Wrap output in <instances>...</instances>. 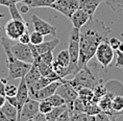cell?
Returning a JSON list of instances; mask_svg holds the SVG:
<instances>
[{"mask_svg":"<svg viewBox=\"0 0 123 121\" xmlns=\"http://www.w3.org/2000/svg\"><path fill=\"white\" fill-rule=\"evenodd\" d=\"M2 18H4V15L3 14H0V19H2ZM0 30H2V26L0 25Z\"/></svg>","mask_w":123,"mask_h":121,"instance_id":"obj_47","label":"cell"},{"mask_svg":"<svg viewBox=\"0 0 123 121\" xmlns=\"http://www.w3.org/2000/svg\"><path fill=\"white\" fill-rule=\"evenodd\" d=\"M52 69H53L55 74L60 76L61 78H66L67 77V70H68V68L64 67L63 65H61L58 62H56V61L52 62Z\"/></svg>","mask_w":123,"mask_h":121,"instance_id":"obj_27","label":"cell"},{"mask_svg":"<svg viewBox=\"0 0 123 121\" xmlns=\"http://www.w3.org/2000/svg\"><path fill=\"white\" fill-rule=\"evenodd\" d=\"M7 83V79L0 78V94H1V95H4V96H5L4 88H5V83Z\"/></svg>","mask_w":123,"mask_h":121,"instance_id":"obj_43","label":"cell"},{"mask_svg":"<svg viewBox=\"0 0 123 121\" xmlns=\"http://www.w3.org/2000/svg\"><path fill=\"white\" fill-rule=\"evenodd\" d=\"M105 3L112 8L120 21L123 22V0H105Z\"/></svg>","mask_w":123,"mask_h":121,"instance_id":"obj_19","label":"cell"},{"mask_svg":"<svg viewBox=\"0 0 123 121\" xmlns=\"http://www.w3.org/2000/svg\"><path fill=\"white\" fill-rule=\"evenodd\" d=\"M0 42H1V38H0Z\"/></svg>","mask_w":123,"mask_h":121,"instance_id":"obj_48","label":"cell"},{"mask_svg":"<svg viewBox=\"0 0 123 121\" xmlns=\"http://www.w3.org/2000/svg\"><path fill=\"white\" fill-rule=\"evenodd\" d=\"M18 41L23 43V44H29V42H30V33L28 32V29H27L26 32H24L22 35L20 36V38L18 39Z\"/></svg>","mask_w":123,"mask_h":121,"instance_id":"obj_36","label":"cell"},{"mask_svg":"<svg viewBox=\"0 0 123 121\" xmlns=\"http://www.w3.org/2000/svg\"><path fill=\"white\" fill-rule=\"evenodd\" d=\"M20 11L22 12V13H28L29 7L27 6L26 4H22V3H21V8H20Z\"/></svg>","mask_w":123,"mask_h":121,"instance_id":"obj_44","label":"cell"},{"mask_svg":"<svg viewBox=\"0 0 123 121\" xmlns=\"http://www.w3.org/2000/svg\"><path fill=\"white\" fill-rule=\"evenodd\" d=\"M58 43H60V40L57 38H54L53 40H51V41L43 42L39 45H36V49L40 55L42 53H45V52H47V51H53L54 49L56 48V46L58 45Z\"/></svg>","mask_w":123,"mask_h":121,"instance_id":"obj_18","label":"cell"},{"mask_svg":"<svg viewBox=\"0 0 123 121\" xmlns=\"http://www.w3.org/2000/svg\"><path fill=\"white\" fill-rule=\"evenodd\" d=\"M85 112L89 115L95 116L96 114L101 112V110H100L98 103H95V102H93V101H90V102H87V103L85 104Z\"/></svg>","mask_w":123,"mask_h":121,"instance_id":"obj_29","label":"cell"},{"mask_svg":"<svg viewBox=\"0 0 123 121\" xmlns=\"http://www.w3.org/2000/svg\"><path fill=\"white\" fill-rule=\"evenodd\" d=\"M95 120H97V121H110L111 118L106 113H104V112L101 111L98 114L95 115Z\"/></svg>","mask_w":123,"mask_h":121,"instance_id":"obj_37","label":"cell"},{"mask_svg":"<svg viewBox=\"0 0 123 121\" xmlns=\"http://www.w3.org/2000/svg\"><path fill=\"white\" fill-rule=\"evenodd\" d=\"M49 7L57 11L70 19L72 14L79 7V0H55L53 3L49 5Z\"/></svg>","mask_w":123,"mask_h":121,"instance_id":"obj_8","label":"cell"},{"mask_svg":"<svg viewBox=\"0 0 123 121\" xmlns=\"http://www.w3.org/2000/svg\"><path fill=\"white\" fill-rule=\"evenodd\" d=\"M55 0H22L19 3L26 4L29 8L31 7H49Z\"/></svg>","mask_w":123,"mask_h":121,"instance_id":"obj_21","label":"cell"},{"mask_svg":"<svg viewBox=\"0 0 123 121\" xmlns=\"http://www.w3.org/2000/svg\"><path fill=\"white\" fill-rule=\"evenodd\" d=\"M17 101H18V117L21 112L23 104L29 99V91H28V86L24 79V77H22L20 80V83L18 86V91H17V95H16Z\"/></svg>","mask_w":123,"mask_h":121,"instance_id":"obj_13","label":"cell"},{"mask_svg":"<svg viewBox=\"0 0 123 121\" xmlns=\"http://www.w3.org/2000/svg\"><path fill=\"white\" fill-rule=\"evenodd\" d=\"M40 77H41V73H40V71H39L38 68H37L36 65L32 63L30 69L28 70V72H27L25 74V76H24V79H25L27 86H30L31 83L37 82Z\"/></svg>","mask_w":123,"mask_h":121,"instance_id":"obj_20","label":"cell"},{"mask_svg":"<svg viewBox=\"0 0 123 121\" xmlns=\"http://www.w3.org/2000/svg\"><path fill=\"white\" fill-rule=\"evenodd\" d=\"M33 64H35L37 68L39 69L40 73H41V76L57 77V78H61L60 76L55 74L53 69H52V64H46V63H43V62H40V61H33Z\"/></svg>","mask_w":123,"mask_h":121,"instance_id":"obj_17","label":"cell"},{"mask_svg":"<svg viewBox=\"0 0 123 121\" xmlns=\"http://www.w3.org/2000/svg\"><path fill=\"white\" fill-rule=\"evenodd\" d=\"M73 76L74 77H73V79L70 80V83L77 92L84 87L93 89L96 85L102 82V79H100L98 77V72H96L95 69L92 70L89 66V64H87L85 67H82Z\"/></svg>","mask_w":123,"mask_h":121,"instance_id":"obj_3","label":"cell"},{"mask_svg":"<svg viewBox=\"0 0 123 121\" xmlns=\"http://www.w3.org/2000/svg\"><path fill=\"white\" fill-rule=\"evenodd\" d=\"M56 93L60 94L62 97L65 99L67 108H68V111L70 112V114H71L73 111V102L78 97V92L76 91L74 89V87L71 85L70 80L65 79L61 83V86L56 89Z\"/></svg>","mask_w":123,"mask_h":121,"instance_id":"obj_5","label":"cell"},{"mask_svg":"<svg viewBox=\"0 0 123 121\" xmlns=\"http://www.w3.org/2000/svg\"><path fill=\"white\" fill-rule=\"evenodd\" d=\"M65 80V78L62 79V80H54V82L50 83L49 85L45 86L44 88L40 89L39 91H37L36 93L29 95V98H32V99H36V100H44V99L48 98L49 96H51L52 94H54L56 92V89L61 86V83Z\"/></svg>","mask_w":123,"mask_h":121,"instance_id":"obj_12","label":"cell"},{"mask_svg":"<svg viewBox=\"0 0 123 121\" xmlns=\"http://www.w3.org/2000/svg\"><path fill=\"white\" fill-rule=\"evenodd\" d=\"M33 61H40V62H43V63H46V64H52V62L54 61L53 53H52V51H47V52H45V53L40 54L39 57L35 58Z\"/></svg>","mask_w":123,"mask_h":121,"instance_id":"obj_30","label":"cell"},{"mask_svg":"<svg viewBox=\"0 0 123 121\" xmlns=\"http://www.w3.org/2000/svg\"><path fill=\"white\" fill-rule=\"evenodd\" d=\"M85 102L81 100L79 97H77L73 102V112H85Z\"/></svg>","mask_w":123,"mask_h":121,"instance_id":"obj_35","label":"cell"},{"mask_svg":"<svg viewBox=\"0 0 123 121\" xmlns=\"http://www.w3.org/2000/svg\"><path fill=\"white\" fill-rule=\"evenodd\" d=\"M110 33V27L94 17L79 29V70L90 63V61L95 57L96 49L101 42L109 41Z\"/></svg>","mask_w":123,"mask_h":121,"instance_id":"obj_1","label":"cell"},{"mask_svg":"<svg viewBox=\"0 0 123 121\" xmlns=\"http://www.w3.org/2000/svg\"><path fill=\"white\" fill-rule=\"evenodd\" d=\"M52 108H53V107L50 104V102H48L46 99L39 101V111L41 112V113H43V114L46 115L47 113H49V112L51 111Z\"/></svg>","mask_w":123,"mask_h":121,"instance_id":"obj_34","label":"cell"},{"mask_svg":"<svg viewBox=\"0 0 123 121\" xmlns=\"http://www.w3.org/2000/svg\"><path fill=\"white\" fill-rule=\"evenodd\" d=\"M68 51L70 55V64L67 70V76L74 75L77 73L78 69V57H79V29L73 28L70 30Z\"/></svg>","mask_w":123,"mask_h":121,"instance_id":"obj_4","label":"cell"},{"mask_svg":"<svg viewBox=\"0 0 123 121\" xmlns=\"http://www.w3.org/2000/svg\"><path fill=\"white\" fill-rule=\"evenodd\" d=\"M115 52L117 53V61H116L115 66L118 68H123V52L119 50H116Z\"/></svg>","mask_w":123,"mask_h":121,"instance_id":"obj_38","label":"cell"},{"mask_svg":"<svg viewBox=\"0 0 123 121\" xmlns=\"http://www.w3.org/2000/svg\"><path fill=\"white\" fill-rule=\"evenodd\" d=\"M5 102H6V97H5L4 95H1L0 94V108L3 105Z\"/></svg>","mask_w":123,"mask_h":121,"instance_id":"obj_45","label":"cell"},{"mask_svg":"<svg viewBox=\"0 0 123 121\" xmlns=\"http://www.w3.org/2000/svg\"><path fill=\"white\" fill-rule=\"evenodd\" d=\"M18 91V86L12 85V83H5V88H4V93H5V97H12V96H16Z\"/></svg>","mask_w":123,"mask_h":121,"instance_id":"obj_33","label":"cell"},{"mask_svg":"<svg viewBox=\"0 0 123 121\" xmlns=\"http://www.w3.org/2000/svg\"><path fill=\"white\" fill-rule=\"evenodd\" d=\"M70 120H71V118H70V112L68 111V108H66L56 119V121H70Z\"/></svg>","mask_w":123,"mask_h":121,"instance_id":"obj_39","label":"cell"},{"mask_svg":"<svg viewBox=\"0 0 123 121\" xmlns=\"http://www.w3.org/2000/svg\"><path fill=\"white\" fill-rule=\"evenodd\" d=\"M93 89H90V88H81L80 90L78 91V97L81 99L85 103L87 102H90L92 101V98H93Z\"/></svg>","mask_w":123,"mask_h":121,"instance_id":"obj_25","label":"cell"},{"mask_svg":"<svg viewBox=\"0 0 123 121\" xmlns=\"http://www.w3.org/2000/svg\"><path fill=\"white\" fill-rule=\"evenodd\" d=\"M20 0H0V5H4V6H10L14 3H19Z\"/></svg>","mask_w":123,"mask_h":121,"instance_id":"obj_41","label":"cell"},{"mask_svg":"<svg viewBox=\"0 0 123 121\" xmlns=\"http://www.w3.org/2000/svg\"><path fill=\"white\" fill-rule=\"evenodd\" d=\"M67 108L66 104L60 105V107H53L49 113L46 114V121H56L58 116Z\"/></svg>","mask_w":123,"mask_h":121,"instance_id":"obj_22","label":"cell"},{"mask_svg":"<svg viewBox=\"0 0 123 121\" xmlns=\"http://www.w3.org/2000/svg\"><path fill=\"white\" fill-rule=\"evenodd\" d=\"M103 1H105V0H79V7L86 11L93 18L97 7Z\"/></svg>","mask_w":123,"mask_h":121,"instance_id":"obj_16","label":"cell"},{"mask_svg":"<svg viewBox=\"0 0 123 121\" xmlns=\"http://www.w3.org/2000/svg\"><path fill=\"white\" fill-rule=\"evenodd\" d=\"M55 61L58 62L61 65H63L64 67L68 68L69 64H70V55H69L68 49H64V50H62L60 53L57 54L56 60H55Z\"/></svg>","mask_w":123,"mask_h":121,"instance_id":"obj_26","label":"cell"},{"mask_svg":"<svg viewBox=\"0 0 123 121\" xmlns=\"http://www.w3.org/2000/svg\"><path fill=\"white\" fill-rule=\"evenodd\" d=\"M46 100L48 102H50V104L52 107H60V105L66 104V101L60 94H57L56 92L54 94H52L51 96H49L48 98H46Z\"/></svg>","mask_w":123,"mask_h":121,"instance_id":"obj_28","label":"cell"},{"mask_svg":"<svg viewBox=\"0 0 123 121\" xmlns=\"http://www.w3.org/2000/svg\"><path fill=\"white\" fill-rule=\"evenodd\" d=\"M31 23L33 26V29L36 32H38L40 33H42L43 36H56V28L51 25L50 23H48L47 21L41 19L40 17L36 16V15H32L31 16Z\"/></svg>","mask_w":123,"mask_h":121,"instance_id":"obj_11","label":"cell"},{"mask_svg":"<svg viewBox=\"0 0 123 121\" xmlns=\"http://www.w3.org/2000/svg\"><path fill=\"white\" fill-rule=\"evenodd\" d=\"M43 42H44V36H43L42 33L36 32V30L30 33V42L29 43H31L33 45H39Z\"/></svg>","mask_w":123,"mask_h":121,"instance_id":"obj_32","label":"cell"},{"mask_svg":"<svg viewBox=\"0 0 123 121\" xmlns=\"http://www.w3.org/2000/svg\"><path fill=\"white\" fill-rule=\"evenodd\" d=\"M114 55H115V50L111 47L109 41L101 42L95 52V57L96 61L99 63L103 68H106L110 66L111 63L114 60Z\"/></svg>","mask_w":123,"mask_h":121,"instance_id":"obj_6","label":"cell"},{"mask_svg":"<svg viewBox=\"0 0 123 121\" xmlns=\"http://www.w3.org/2000/svg\"><path fill=\"white\" fill-rule=\"evenodd\" d=\"M0 44L3 47V50L6 54V67L8 70L7 80H14L18 78H22L25 76V74L28 72V70L31 67V64L25 63L23 61H20L13 55L11 51V40L8 38H1Z\"/></svg>","mask_w":123,"mask_h":121,"instance_id":"obj_2","label":"cell"},{"mask_svg":"<svg viewBox=\"0 0 123 121\" xmlns=\"http://www.w3.org/2000/svg\"><path fill=\"white\" fill-rule=\"evenodd\" d=\"M8 10H10V13H11V16H12V19H15V20H21V21H25L23 19L22 15L20 14L19 10L17 7V3H14L8 6Z\"/></svg>","mask_w":123,"mask_h":121,"instance_id":"obj_31","label":"cell"},{"mask_svg":"<svg viewBox=\"0 0 123 121\" xmlns=\"http://www.w3.org/2000/svg\"><path fill=\"white\" fill-rule=\"evenodd\" d=\"M28 29V25L25 21L12 19L5 24L4 30L6 37L10 40H18L24 32Z\"/></svg>","mask_w":123,"mask_h":121,"instance_id":"obj_9","label":"cell"},{"mask_svg":"<svg viewBox=\"0 0 123 121\" xmlns=\"http://www.w3.org/2000/svg\"><path fill=\"white\" fill-rule=\"evenodd\" d=\"M112 108L114 112L122 113L123 112V95L116 94L112 99Z\"/></svg>","mask_w":123,"mask_h":121,"instance_id":"obj_24","label":"cell"},{"mask_svg":"<svg viewBox=\"0 0 123 121\" xmlns=\"http://www.w3.org/2000/svg\"><path fill=\"white\" fill-rule=\"evenodd\" d=\"M91 18L92 17L87 13V12L84 11L80 7H78L77 10L72 14V16L70 17V20H71V23H72L73 27L80 29L81 27L91 19Z\"/></svg>","mask_w":123,"mask_h":121,"instance_id":"obj_15","label":"cell"},{"mask_svg":"<svg viewBox=\"0 0 123 121\" xmlns=\"http://www.w3.org/2000/svg\"><path fill=\"white\" fill-rule=\"evenodd\" d=\"M117 50H119V51L123 52V42L120 43V45H119V47H118V49H117Z\"/></svg>","mask_w":123,"mask_h":121,"instance_id":"obj_46","label":"cell"},{"mask_svg":"<svg viewBox=\"0 0 123 121\" xmlns=\"http://www.w3.org/2000/svg\"><path fill=\"white\" fill-rule=\"evenodd\" d=\"M18 120V110L16 107L6 102L0 108V121H16Z\"/></svg>","mask_w":123,"mask_h":121,"instance_id":"obj_14","label":"cell"},{"mask_svg":"<svg viewBox=\"0 0 123 121\" xmlns=\"http://www.w3.org/2000/svg\"><path fill=\"white\" fill-rule=\"evenodd\" d=\"M32 121H46V115L41 113V112L39 111V113L37 114L35 117H33Z\"/></svg>","mask_w":123,"mask_h":121,"instance_id":"obj_42","label":"cell"},{"mask_svg":"<svg viewBox=\"0 0 123 121\" xmlns=\"http://www.w3.org/2000/svg\"><path fill=\"white\" fill-rule=\"evenodd\" d=\"M109 43H110V45H111V47H112L114 50H117L119 47V45H120V43H121V41L118 39V38H109Z\"/></svg>","mask_w":123,"mask_h":121,"instance_id":"obj_40","label":"cell"},{"mask_svg":"<svg viewBox=\"0 0 123 121\" xmlns=\"http://www.w3.org/2000/svg\"><path fill=\"white\" fill-rule=\"evenodd\" d=\"M72 121H94L95 116L87 114L86 112H73L70 114Z\"/></svg>","mask_w":123,"mask_h":121,"instance_id":"obj_23","label":"cell"},{"mask_svg":"<svg viewBox=\"0 0 123 121\" xmlns=\"http://www.w3.org/2000/svg\"><path fill=\"white\" fill-rule=\"evenodd\" d=\"M11 51L18 60L29 64L33 63V57L29 44H23L18 40H11Z\"/></svg>","mask_w":123,"mask_h":121,"instance_id":"obj_7","label":"cell"},{"mask_svg":"<svg viewBox=\"0 0 123 121\" xmlns=\"http://www.w3.org/2000/svg\"><path fill=\"white\" fill-rule=\"evenodd\" d=\"M39 113V101L36 99L29 98L25 103L23 104L21 112L18 117V121H28L32 120L33 117Z\"/></svg>","mask_w":123,"mask_h":121,"instance_id":"obj_10","label":"cell"}]
</instances>
